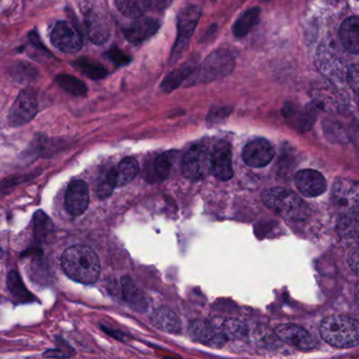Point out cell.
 <instances>
[{
	"instance_id": "6da1fadb",
	"label": "cell",
	"mask_w": 359,
	"mask_h": 359,
	"mask_svg": "<svg viewBox=\"0 0 359 359\" xmlns=\"http://www.w3.org/2000/svg\"><path fill=\"white\" fill-rule=\"evenodd\" d=\"M62 266L72 280L83 285L96 283L100 275V262L97 254L87 245H73L64 252Z\"/></svg>"
},
{
	"instance_id": "7a4b0ae2",
	"label": "cell",
	"mask_w": 359,
	"mask_h": 359,
	"mask_svg": "<svg viewBox=\"0 0 359 359\" xmlns=\"http://www.w3.org/2000/svg\"><path fill=\"white\" fill-rule=\"evenodd\" d=\"M321 337L336 348H354L359 342V323L346 316H330L320 323Z\"/></svg>"
},
{
	"instance_id": "3957f363",
	"label": "cell",
	"mask_w": 359,
	"mask_h": 359,
	"mask_svg": "<svg viewBox=\"0 0 359 359\" xmlns=\"http://www.w3.org/2000/svg\"><path fill=\"white\" fill-rule=\"evenodd\" d=\"M262 201L269 209L290 220H304L309 216V207L299 195L285 188H272L262 194Z\"/></svg>"
},
{
	"instance_id": "277c9868",
	"label": "cell",
	"mask_w": 359,
	"mask_h": 359,
	"mask_svg": "<svg viewBox=\"0 0 359 359\" xmlns=\"http://www.w3.org/2000/svg\"><path fill=\"white\" fill-rule=\"evenodd\" d=\"M182 171L190 180L205 178L211 172V150L203 144L191 147L182 158Z\"/></svg>"
},
{
	"instance_id": "5b68a950",
	"label": "cell",
	"mask_w": 359,
	"mask_h": 359,
	"mask_svg": "<svg viewBox=\"0 0 359 359\" xmlns=\"http://www.w3.org/2000/svg\"><path fill=\"white\" fill-rule=\"evenodd\" d=\"M332 199L340 213L358 210V184L348 178H337L333 184Z\"/></svg>"
},
{
	"instance_id": "8992f818",
	"label": "cell",
	"mask_w": 359,
	"mask_h": 359,
	"mask_svg": "<svg viewBox=\"0 0 359 359\" xmlns=\"http://www.w3.org/2000/svg\"><path fill=\"white\" fill-rule=\"evenodd\" d=\"M39 104L34 93L25 90L16 98L9 113V123L11 127L18 128L30 123L37 114Z\"/></svg>"
},
{
	"instance_id": "52a82bcc",
	"label": "cell",
	"mask_w": 359,
	"mask_h": 359,
	"mask_svg": "<svg viewBox=\"0 0 359 359\" xmlns=\"http://www.w3.org/2000/svg\"><path fill=\"white\" fill-rule=\"evenodd\" d=\"M52 43L64 53H76L83 47L81 32L69 22H60L51 34Z\"/></svg>"
},
{
	"instance_id": "ba28073f",
	"label": "cell",
	"mask_w": 359,
	"mask_h": 359,
	"mask_svg": "<svg viewBox=\"0 0 359 359\" xmlns=\"http://www.w3.org/2000/svg\"><path fill=\"white\" fill-rule=\"evenodd\" d=\"M201 18V9L195 6H189L180 12L178 16L177 41L173 49V55H177L188 45Z\"/></svg>"
},
{
	"instance_id": "9c48e42d",
	"label": "cell",
	"mask_w": 359,
	"mask_h": 359,
	"mask_svg": "<svg viewBox=\"0 0 359 359\" xmlns=\"http://www.w3.org/2000/svg\"><path fill=\"white\" fill-rule=\"evenodd\" d=\"M211 173L222 182L233 177L232 150L224 140L218 142L211 151Z\"/></svg>"
},
{
	"instance_id": "30bf717a",
	"label": "cell",
	"mask_w": 359,
	"mask_h": 359,
	"mask_svg": "<svg viewBox=\"0 0 359 359\" xmlns=\"http://www.w3.org/2000/svg\"><path fill=\"white\" fill-rule=\"evenodd\" d=\"M274 157V148L264 140H252L243 150V159L245 165L251 168H264L272 161Z\"/></svg>"
},
{
	"instance_id": "8fae6325",
	"label": "cell",
	"mask_w": 359,
	"mask_h": 359,
	"mask_svg": "<svg viewBox=\"0 0 359 359\" xmlns=\"http://www.w3.org/2000/svg\"><path fill=\"white\" fill-rule=\"evenodd\" d=\"M275 333L279 339L285 344L299 348V350H312L316 346V340L302 327L296 325H280L275 329Z\"/></svg>"
},
{
	"instance_id": "7c38bea8",
	"label": "cell",
	"mask_w": 359,
	"mask_h": 359,
	"mask_svg": "<svg viewBox=\"0 0 359 359\" xmlns=\"http://www.w3.org/2000/svg\"><path fill=\"white\" fill-rule=\"evenodd\" d=\"M89 187L83 180H75L71 182L67 189L66 205L67 211L73 216H81L89 207Z\"/></svg>"
},
{
	"instance_id": "4fadbf2b",
	"label": "cell",
	"mask_w": 359,
	"mask_h": 359,
	"mask_svg": "<svg viewBox=\"0 0 359 359\" xmlns=\"http://www.w3.org/2000/svg\"><path fill=\"white\" fill-rule=\"evenodd\" d=\"M189 331L196 341L212 348H220L226 344V338L216 323L194 320L190 323Z\"/></svg>"
},
{
	"instance_id": "5bb4252c",
	"label": "cell",
	"mask_w": 359,
	"mask_h": 359,
	"mask_svg": "<svg viewBox=\"0 0 359 359\" xmlns=\"http://www.w3.org/2000/svg\"><path fill=\"white\" fill-rule=\"evenodd\" d=\"M298 190L306 197H317L327 190V182L323 174L315 170L306 169L298 172L295 176Z\"/></svg>"
},
{
	"instance_id": "9a60e30c",
	"label": "cell",
	"mask_w": 359,
	"mask_h": 359,
	"mask_svg": "<svg viewBox=\"0 0 359 359\" xmlns=\"http://www.w3.org/2000/svg\"><path fill=\"white\" fill-rule=\"evenodd\" d=\"M159 22L153 18H136L133 24L125 30V36L133 45L148 41L158 31Z\"/></svg>"
},
{
	"instance_id": "2e32d148",
	"label": "cell",
	"mask_w": 359,
	"mask_h": 359,
	"mask_svg": "<svg viewBox=\"0 0 359 359\" xmlns=\"http://www.w3.org/2000/svg\"><path fill=\"white\" fill-rule=\"evenodd\" d=\"M138 172L140 165L137 161L133 157H127L116 168L111 169L106 177L114 188H117L130 184L136 177Z\"/></svg>"
},
{
	"instance_id": "e0dca14e",
	"label": "cell",
	"mask_w": 359,
	"mask_h": 359,
	"mask_svg": "<svg viewBox=\"0 0 359 359\" xmlns=\"http://www.w3.org/2000/svg\"><path fill=\"white\" fill-rule=\"evenodd\" d=\"M339 37L346 51L354 55L359 53V18L357 16L346 18L342 22Z\"/></svg>"
},
{
	"instance_id": "ac0fdd59",
	"label": "cell",
	"mask_w": 359,
	"mask_h": 359,
	"mask_svg": "<svg viewBox=\"0 0 359 359\" xmlns=\"http://www.w3.org/2000/svg\"><path fill=\"white\" fill-rule=\"evenodd\" d=\"M234 60L229 56L228 53H214L210 56L209 60L205 62L203 66V76L207 77V81L210 79H217L218 76L226 75L230 72L233 68Z\"/></svg>"
},
{
	"instance_id": "d6986e66",
	"label": "cell",
	"mask_w": 359,
	"mask_h": 359,
	"mask_svg": "<svg viewBox=\"0 0 359 359\" xmlns=\"http://www.w3.org/2000/svg\"><path fill=\"white\" fill-rule=\"evenodd\" d=\"M88 36L92 43L104 45L110 39V29L104 18L93 14L86 20Z\"/></svg>"
},
{
	"instance_id": "ffe728a7",
	"label": "cell",
	"mask_w": 359,
	"mask_h": 359,
	"mask_svg": "<svg viewBox=\"0 0 359 359\" xmlns=\"http://www.w3.org/2000/svg\"><path fill=\"white\" fill-rule=\"evenodd\" d=\"M155 327L168 333H178L180 331V321L177 315L168 308H161L152 315Z\"/></svg>"
},
{
	"instance_id": "44dd1931",
	"label": "cell",
	"mask_w": 359,
	"mask_h": 359,
	"mask_svg": "<svg viewBox=\"0 0 359 359\" xmlns=\"http://www.w3.org/2000/svg\"><path fill=\"white\" fill-rule=\"evenodd\" d=\"M121 285H123V298L129 304V306L136 311L146 310V298L134 281L129 277H123L121 279Z\"/></svg>"
},
{
	"instance_id": "7402d4cb",
	"label": "cell",
	"mask_w": 359,
	"mask_h": 359,
	"mask_svg": "<svg viewBox=\"0 0 359 359\" xmlns=\"http://www.w3.org/2000/svg\"><path fill=\"white\" fill-rule=\"evenodd\" d=\"M153 0H115L117 9L128 18H142L152 5Z\"/></svg>"
},
{
	"instance_id": "603a6c76",
	"label": "cell",
	"mask_w": 359,
	"mask_h": 359,
	"mask_svg": "<svg viewBox=\"0 0 359 359\" xmlns=\"http://www.w3.org/2000/svg\"><path fill=\"white\" fill-rule=\"evenodd\" d=\"M337 229L342 238H356L358 233V210L340 213Z\"/></svg>"
},
{
	"instance_id": "cb8c5ba5",
	"label": "cell",
	"mask_w": 359,
	"mask_h": 359,
	"mask_svg": "<svg viewBox=\"0 0 359 359\" xmlns=\"http://www.w3.org/2000/svg\"><path fill=\"white\" fill-rule=\"evenodd\" d=\"M259 9H257V8L245 12L237 20L236 24L234 25L233 33H234L235 36L238 37V39L245 37L259 22Z\"/></svg>"
},
{
	"instance_id": "d4e9b609",
	"label": "cell",
	"mask_w": 359,
	"mask_h": 359,
	"mask_svg": "<svg viewBox=\"0 0 359 359\" xmlns=\"http://www.w3.org/2000/svg\"><path fill=\"white\" fill-rule=\"evenodd\" d=\"M8 287L11 291L12 295L20 302H34V296L28 291L22 283L20 273L12 271L8 275Z\"/></svg>"
},
{
	"instance_id": "484cf974",
	"label": "cell",
	"mask_w": 359,
	"mask_h": 359,
	"mask_svg": "<svg viewBox=\"0 0 359 359\" xmlns=\"http://www.w3.org/2000/svg\"><path fill=\"white\" fill-rule=\"evenodd\" d=\"M217 325L226 339H241L248 334L247 325L239 319L226 318Z\"/></svg>"
},
{
	"instance_id": "4316f807",
	"label": "cell",
	"mask_w": 359,
	"mask_h": 359,
	"mask_svg": "<svg viewBox=\"0 0 359 359\" xmlns=\"http://www.w3.org/2000/svg\"><path fill=\"white\" fill-rule=\"evenodd\" d=\"M53 222L43 211H37L34 214L35 237L39 241H46L53 233Z\"/></svg>"
},
{
	"instance_id": "83f0119b",
	"label": "cell",
	"mask_w": 359,
	"mask_h": 359,
	"mask_svg": "<svg viewBox=\"0 0 359 359\" xmlns=\"http://www.w3.org/2000/svg\"><path fill=\"white\" fill-rule=\"evenodd\" d=\"M58 83L62 89L75 96L87 95L88 89L83 81L72 75L62 74L57 77Z\"/></svg>"
},
{
	"instance_id": "f1b7e54d",
	"label": "cell",
	"mask_w": 359,
	"mask_h": 359,
	"mask_svg": "<svg viewBox=\"0 0 359 359\" xmlns=\"http://www.w3.org/2000/svg\"><path fill=\"white\" fill-rule=\"evenodd\" d=\"M74 66L76 67L77 70L92 79H104L107 75V71L104 67L100 66L97 62H91L88 58H79Z\"/></svg>"
},
{
	"instance_id": "f546056e",
	"label": "cell",
	"mask_w": 359,
	"mask_h": 359,
	"mask_svg": "<svg viewBox=\"0 0 359 359\" xmlns=\"http://www.w3.org/2000/svg\"><path fill=\"white\" fill-rule=\"evenodd\" d=\"M172 157L169 154H161L155 161V172L159 180H167L172 169Z\"/></svg>"
},
{
	"instance_id": "4dcf8cb0",
	"label": "cell",
	"mask_w": 359,
	"mask_h": 359,
	"mask_svg": "<svg viewBox=\"0 0 359 359\" xmlns=\"http://www.w3.org/2000/svg\"><path fill=\"white\" fill-rule=\"evenodd\" d=\"M348 264L355 275L358 274V250L357 248L351 250L348 255Z\"/></svg>"
},
{
	"instance_id": "1f68e13d",
	"label": "cell",
	"mask_w": 359,
	"mask_h": 359,
	"mask_svg": "<svg viewBox=\"0 0 359 359\" xmlns=\"http://www.w3.org/2000/svg\"><path fill=\"white\" fill-rule=\"evenodd\" d=\"M109 58L115 64L118 65V66H121V65L127 64L129 60H128L127 56L123 53V52L119 51V50H110L108 52Z\"/></svg>"
},
{
	"instance_id": "d6a6232c",
	"label": "cell",
	"mask_w": 359,
	"mask_h": 359,
	"mask_svg": "<svg viewBox=\"0 0 359 359\" xmlns=\"http://www.w3.org/2000/svg\"><path fill=\"white\" fill-rule=\"evenodd\" d=\"M348 81L354 91L357 92V87H358V68H357V66L353 67L348 71Z\"/></svg>"
},
{
	"instance_id": "836d02e7",
	"label": "cell",
	"mask_w": 359,
	"mask_h": 359,
	"mask_svg": "<svg viewBox=\"0 0 359 359\" xmlns=\"http://www.w3.org/2000/svg\"><path fill=\"white\" fill-rule=\"evenodd\" d=\"M30 39L31 41H32L33 45L36 46V47L39 48V49H45V48H43V46L41 45V41H39L37 34H34V33H32V34L30 35Z\"/></svg>"
},
{
	"instance_id": "e575fe53",
	"label": "cell",
	"mask_w": 359,
	"mask_h": 359,
	"mask_svg": "<svg viewBox=\"0 0 359 359\" xmlns=\"http://www.w3.org/2000/svg\"><path fill=\"white\" fill-rule=\"evenodd\" d=\"M1 256H3V250L0 248V258H1Z\"/></svg>"
}]
</instances>
